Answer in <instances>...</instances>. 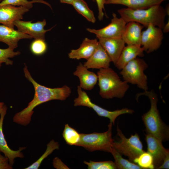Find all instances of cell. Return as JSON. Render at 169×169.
I'll use <instances>...</instances> for the list:
<instances>
[{"label":"cell","mask_w":169,"mask_h":169,"mask_svg":"<svg viewBox=\"0 0 169 169\" xmlns=\"http://www.w3.org/2000/svg\"><path fill=\"white\" fill-rule=\"evenodd\" d=\"M110 153L114 158L117 169H142L137 164L123 158L122 155L113 147Z\"/></svg>","instance_id":"24"},{"label":"cell","mask_w":169,"mask_h":169,"mask_svg":"<svg viewBox=\"0 0 169 169\" xmlns=\"http://www.w3.org/2000/svg\"><path fill=\"white\" fill-rule=\"evenodd\" d=\"M23 72L25 78L31 83L34 89V95L33 100L27 106L14 115L13 121L20 125L26 126L30 122L34 112L33 110L43 103L53 100H65L70 95V88L66 85L61 87L51 88L40 85L32 78L25 64Z\"/></svg>","instance_id":"1"},{"label":"cell","mask_w":169,"mask_h":169,"mask_svg":"<svg viewBox=\"0 0 169 169\" xmlns=\"http://www.w3.org/2000/svg\"><path fill=\"white\" fill-rule=\"evenodd\" d=\"M59 145L58 142L54 140L51 141L47 145V148L44 153L35 162L25 169H37L40 166L44 159L50 154L54 151L59 148Z\"/></svg>","instance_id":"26"},{"label":"cell","mask_w":169,"mask_h":169,"mask_svg":"<svg viewBox=\"0 0 169 169\" xmlns=\"http://www.w3.org/2000/svg\"><path fill=\"white\" fill-rule=\"evenodd\" d=\"M46 24V21L44 19L42 21H38L32 23V21H23L17 20L14 22L17 30L19 32L30 36L34 39H41L45 40V34L51 30L54 27L46 30L44 27Z\"/></svg>","instance_id":"11"},{"label":"cell","mask_w":169,"mask_h":169,"mask_svg":"<svg viewBox=\"0 0 169 169\" xmlns=\"http://www.w3.org/2000/svg\"><path fill=\"white\" fill-rule=\"evenodd\" d=\"M169 153L167 154L165 157L163 163L157 169L169 168Z\"/></svg>","instance_id":"35"},{"label":"cell","mask_w":169,"mask_h":169,"mask_svg":"<svg viewBox=\"0 0 169 169\" xmlns=\"http://www.w3.org/2000/svg\"><path fill=\"white\" fill-rule=\"evenodd\" d=\"M141 95L147 96L151 103L150 110L142 116L147 133L162 141H167L169 138V127L162 121L160 115L157 107V95L153 90L144 91L136 95V100Z\"/></svg>","instance_id":"2"},{"label":"cell","mask_w":169,"mask_h":169,"mask_svg":"<svg viewBox=\"0 0 169 169\" xmlns=\"http://www.w3.org/2000/svg\"><path fill=\"white\" fill-rule=\"evenodd\" d=\"M77 91L78 97L74 100V106H82L91 108L99 116L108 118L113 125L118 116L124 114H132L134 112L133 110L127 108L113 111L108 110L92 102L87 93L79 86H77Z\"/></svg>","instance_id":"8"},{"label":"cell","mask_w":169,"mask_h":169,"mask_svg":"<svg viewBox=\"0 0 169 169\" xmlns=\"http://www.w3.org/2000/svg\"><path fill=\"white\" fill-rule=\"evenodd\" d=\"M99 44L97 40L85 38L77 49H72L68 54L69 58L78 60L88 59L95 52Z\"/></svg>","instance_id":"18"},{"label":"cell","mask_w":169,"mask_h":169,"mask_svg":"<svg viewBox=\"0 0 169 169\" xmlns=\"http://www.w3.org/2000/svg\"><path fill=\"white\" fill-rule=\"evenodd\" d=\"M39 3L45 4L52 8L51 5L48 3L43 0H3L0 3V6L5 5H11L14 6H24L28 7L30 9L32 8L33 3Z\"/></svg>","instance_id":"28"},{"label":"cell","mask_w":169,"mask_h":169,"mask_svg":"<svg viewBox=\"0 0 169 169\" xmlns=\"http://www.w3.org/2000/svg\"><path fill=\"white\" fill-rule=\"evenodd\" d=\"M7 107L4 105L3 109L0 114V151L3 152L5 156L8 157L10 164L12 166L14 163V159L17 157L23 158L24 155L21 151L25 149V147H20L19 149L14 151L8 146L5 138L3 132V126L5 116L6 113Z\"/></svg>","instance_id":"15"},{"label":"cell","mask_w":169,"mask_h":169,"mask_svg":"<svg viewBox=\"0 0 169 169\" xmlns=\"http://www.w3.org/2000/svg\"><path fill=\"white\" fill-rule=\"evenodd\" d=\"M142 169H153L155 166L152 156L148 152L144 151L134 161Z\"/></svg>","instance_id":"27"},{"label":"cell","mask_w":169,"mask_h":169,"mask_svg":"<svg viewBox=\"0 0 169 169\" xmlns=\"http://www.w3.org/2000/svg\"><path fill=\"white\" fill-rule=\"evenodd\" d=\"M99 69L97 75L100 96L106 99L123 98L129 87L128 83L110 67Z\"/></svg>","instance_id":"4"},{"label":"cell","mask_w":169,"mask_h":169,"mask_svg":"<svg viewBox=\"0 0 169 169\" xmlns=\"http://www.w3.org/2000/svg\"><path fill=\"white\" fill-rule=\"evenodd\" d=\"M117 12L126 23L136 22L146 28L152 24L162 29L165 24V20L167 15L165 9L160 4L145 9L122 8L118 9Z\"/></svg>","instance_id":"3"},{"label":"cell","mask_w":169,"mask_h":169,"mask_svg":"<svg viewBox=\"0 0 169 169\" xmlns=\"http://www.w3.org/2000/svg\"><path fill=\"white\" fill-rule=\"evenodd\" d=\"M148 64L142 59L136 58L125 66L120 72L123 80L128 83L136 85L144 91L148 90L147 78L144 71Z\"/></svg>","instance_id":"6"},{"label":"cell","mask_w":169,"mask_h":169,"mask_svg":"<svg viewBox=\"0 0 169 169\" xmlns=\"http://www.w3.org/2000/svg\"><path fill=\"white\" fill-rule=\"evenodd\" d=\"M144 50L141 46L127 45L123 48L120 55L115 64V67L120 70L129 62L137 58L144 55Z\"/></svg>","instance_id":"21"},{"label":"cell","mask_w":169,"mask_h":169,"mask_svg":"<svg viewBox=\"0 0 169 169\" xmlns=\"http://www.w3.org/2000/svg\"><path fill=\"white\" fill-rule=\"evenodd\" d=\"M117 131L119 138L117 141L114 140L112 147L122 155L128 157L129 161L134 163V160L144 151L139 136L136 133L127 138L118 125Z\"/></svg>","instance_id":"7"},{"label":"cell","mask_w":169,"mask_h":169,"mask_svg":"<svg viewBox=\"0 0 169 169\" xmlns=\"http://www.w3.org/2000/svg\"><path fill=\"white\" fill-rule=\"evenodd\" d=\"M112 16L110 23L105 27L99 29L87 28V30L95 34L98 38H122L126 23L121 17L118 18L114 13Z\"/></svg>","instance_id":"9"},{"label":"cell","mask_w":169,"mask_h":169,"mask_svg":"<svg viewBox=\"0 0 169 169\" xmlns=\"http://www.w3.org/2000/svg\"><path fill=\"white\" fill-rule=\"evenodd\" d=\"M162 31L164 33H168L169 31V20L167 23L165 24L162 29Z\"/></svg>","instance_id":"36"},{"label":"cell","mask_w":169,"mask_h":169,"mask_svg":"<svg viewBox=\"0 0 169 169\" xmlns=\"http://www.w3.org/2000/svg\"><path fill=\"white\" fill-rule=\"evenodd\" d=\"M163 37L162 29L150 24L146 29L142 31L141 46L147 53L153 52L160 48Z\"/></svg>","instance_id":"10"},{"label":"cell","mask_w":169,"mask_h":169,"mask_svg":"<svg viewBox=\"0 0 169 169\" xmlns=\"http://www.w3.org/2000/svg\"><path fill=\"white\" fill-rule=\"evenodd\" d=\"M88 69L83 64L79 63L73 74L79 78L80 81L79 86L82 89L90 90L97 83L98 77L95 73Z\"/></svg>","instance_id":"20"},{"label":"cell","mask_w":169,"mask_h":169,"mask_svg":"<svg viewBox=\"0 0 169 169\" xmlns=\"http://www.w3.org/2000/svg\"><path fill=\"white\" fill-rule=\"evenodd\" d=\"M74 0H60V2L62 3L72 4Z\"/></svg>","instance_id":"37"},{"label":"cell","mask_w":169,"mask_h":169,"mask_svg":"<svg viewBox=\"0 0 169 169\" xmlns=\"http://www.w3.org/2000/svg\"><path fill=\"white\" fill-rule=\"evenodd\" d=\"M98 6V18L99 20H102L104 17V13L103 10H105L104 5L105 0H95Z\"/></svg>","instance_id":"33"},{"label":"cell","mask_w":169,"mask_h":169,"mask_svg":"<svg viewBox=\"0 0 169 169\" xmlns=\"http://www.w3.org/2000/svg\"><path fill=\"white\" fill-rule=\"evenodd\" d=\"M1 1V0H0V1Z\"/></svg>","instance_id":"41"},{"label":"cell","mask_w":169,"mask_h":169,"mask_svg":"<svg viewBox=\"0 0 169 169\" xmlns=\"http://www.w3.org/2000/svg\"><path fill=\"white\" fill-rule=\"evenodd\" d=\"M165 0H109L105 4H120L134 9H147L161 4Z\"/></svg>","instance_id":"22"},{"label":"cell","mask_w":169,"mask_h":169,"mask_svg":"<svg viewBox=\"0 0 169 169\" xmlns=\"http://www.w3.org/2000/svg\"><path fill=\"white\" fill-rule=\"evenodd\" d=\"M0 151V169H12V166L9 161L8 157L2 156Z\"/></svg>","instance_id":"32"},{"label":"cell","mask_w":169,"mask_h":169,"mask_svg":"<svg viewBox=\"0 0 169 169\" xmlns=\"http://www.w3.org/2000/svg\"><path fill=\"white\" fill-rule=\"evenodd\" d=\"M105 0V2L107 1H108L109 0Z\"/></svg>","instance_id":"39"},{"label":"cell","mask_w":169,"mask_h":169,"mask_svg":"<svg viewBox=\"0 0 169 169\" xmlns=\"http://www.w3.org/2000/svg\"><path fill=\"white\" fill-rule=\"evenodd\" d=\"M4 106V103L3 102H0V114L2 112Z\"/></svg>","instance_id":"38"},{"label":"cell","mask_w":169,"mask_h":169,"mask_svg":"<svg viewBox=\"0 0 169 169\" xmlns=\"http://www.w3.org/2000/svg\"><path fill=\"white\" fill-rule=\"evenodd\" d=\"M47 45L45 40L41 39H34L31 43L30 49L35 55L39 56L44 54L47 50Z\"/></svg>","instance_id":"30"},{"label":"cell","mask_w":169,"mask_h":169,"mask_svg":"<svg viewBox=\"0 0 169 169\" xmlns=\"http://www.w3.org/2000/svg\"><path fill=\"white\" fill-rule=\"evenodd\" d=\"M112 62L109 55L99 44L95 52L84 64L88 69L92 68L100 69L110 67Z\"/></svg>","instance_id":"17"},{"label":"cell","mask_w":169,"mask_h":169,"mask_svg":"<svg viewBox=\"0 0 169 169\" xmlns=\"http://www.w3.org/2000/svg\"><path fill=\"white\" fill-rule=\"evenodd\" d=\"M112 125L110 122L108 130L104 132L80 133L76 146L83 147L90 151H102L110 153L114 141L112 136Z\"/></svg>","instance_id":"5"},{"label":"cell","mask_w":169,"mask_h":169,"mask_svg":"<svg viewBox=\"0 0 169 169\" xmlns=\"http://www.w3.org/2000/svg\"><path fill=\"white\" fill-rule=\"evenodd\" d=\"M71 5L77 12L89 22L93 23L95 22L96 19L93 12L84 0H74Z\"/></svg>","instance_id":"23"},{"label":"cell","mask_w":169,"mask_h":169,"mask_svg":"<svg viewBox=\"0 0 169 169\" xmlns=\"http://www.w3.org/2000/svg\"><path fill=\"white\" fill-rule=\"evenodd\" d=\"M98 42L106 51L115 65L125 46L122 38H99Z\"/></svg>","instance_id":"14"},{"label":"cell","mask_w":169,"mask_h":169,"mask_svg":"<svg viewBox=\"0 0 169 169\" xmlns=\"http://www.w3.org/2000/svg\"><path fill=\"white\" fill-rule=\"evenodd\" d=\"M145 136L147 152L152 156L155 168L157 169L162 164L169 151L164 147L162 141L149 134Z\"/></svg>","instance_id":"13"},{"label":"cell","mask_w":169,"mask_h":169,"mask_svg":"<svg viewBox=\"0 0 169 169\" xmlns=\"http://www.w3.org/2000/svg\"><path fill=\"white\" fill-rule=\"evenodd\" d=\"M62 136L66 143L71 146H76L80 139V134L68 124L65 125Z\"/></svg>","instance_id":"25"},{"label":"cell","mask_w":169,"mask_h":169,"mask_svg":"<svg viewBox=\"0 0 169 169\" xmlns=\"http://www.w3.org/2000/svg\"><path fill=\"white\" fill-rule=\"evenodd\" d=\"M143 28L142 25L136 22L127 23L122 38L127 45L141 46V34Z\"/></svg>","instance_id":"19"},{"label":"cell","mask_w":169,"mask_h":169,"mask_svg":"<svg viewBox=\"0 0 169 169\" xmlns=\"http://www.w3.org/2000/svg\"><path fill=\"white\" fill-rule=\"evenodd\" d=\"M84 163L87 166L89 169H116V167L114 162L111 161H103L89 162L84 161Z\"/></svg>","instance_id":"31"},{"label":"cell","mask_w":169,"mask_h":169,"mask_svg":"<svg viewBox=\"0 0 169 169\" xmlns=\"http://www.w3.org/2000/svg\"><path fill=\"white\" fill-rule=\"evenodd\" d=\"M14 49L8 47L5 49L0 48V68L3 63H5L6 65H12L13 61L9 59L20 54L19 51L15 52Z\"/></svg>","instance_id":"29"},{"label":"cell","mask_w":169,"mask_h":169,"mask_svg":"<svg viewBox=\"0 0 169 169\" xmlns=\"http://www.w3.org/2000/svg\"><path fill=\"white\" fill-rule=\"evenodd\" d=\"M53 164L54 167L56 169H69L68 166L57 157H55L53 159Z\"/></svg>","instance_id":"34"},{"label":"cell","mask_w":169,"mask_h":169,"mask_svg":"<svg viewBox=\"0 0 169 169\" xmlns=\"http://www.w3.org/2000/svg\"><path fill=\"white\" fill-rule=\"evenodd\" d=\"M32 38L29 35L13 28L0 25V42L5 43L8 47L14 49L18 47V42L20 39Z\"/></svg>","instance_id":"16"},{"label":"cell","mask_w":169,"mask_h":169,"mask_svg":"<svg viewBox=\"0 0 169 169\" xmlns=\"http://www.w3.org/2000/svg\"><path fill=\"white\" fill-rule=\"evenodd\" d=\"M93 0V1H95V0Z\"/></svg>","instance_id":"40"},{"label":"cell","mask_w":169,"mask_h":169,"mask_svg":"<svg viewBox=\"0 0 169 169\" xmlns=\"http://www.w3.org/2000/svg\"><path fill=\"white\" fill-rule=\"evenodd\" d=\"M29 9L24 6L16 7L9 4L0 6V23L14 28V22L22 19Z\"/></svg>","instance_id":"12"}]
</instances>
